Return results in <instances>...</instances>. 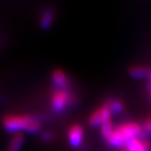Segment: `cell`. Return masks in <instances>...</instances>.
<instances>
[{
	"instance_id": "6da1fadb",
	"label": "cell",
	"mask_w": 151,
	"mask_h": 151,
	"mask_svg": "<svg viewBox=\"0 0 151 151\" xmlns=\"http://www.w3.org/2000/svg\"><path fill=\"white\" fill-rule=\"evenodd\" d=\"M100 133L107 145L121 148L131 139L147 137L144 133L142 124L135 121H127L114 125L112 121L106 122L100 127Z\"/></svg>"
},
{
	"instance_id": "7a4b0ae2",
	"label": "cell",
	"mask_w": 151,
	"mask_h": 151,
	"mask_svg": "<svg viewBox=\"0 0 151 151\" xmlns=\"http://www.w3.org/2000/svg\"><path fill=\"white\" fill-rule=\"evenodd\" d=\"M2 125L7 132L12 134H23V132L36 134L42 128V123L38 117L25 114L6 115L2 118Z\"/></svg>"
},
{
	"instance_id": "3957f363",
	"label": "cell",
	"mask_w": 151,
	"mask_h": 151,
	"mask_svg": "<svg viewBox=\"0 0 151 151\" xmlns=\"http://www.w3.org/2000/svg\"><path fill=\"white\" fill-rule=\"evenodd\" d=\"M76 102V96L71 88H54L50 96L51 109L61 113L68 109Z\"/></svg>"
},
{
	"instance_id": "277c9868",
	"label": "cell",
	"mask_w": 151,
	"mask_h": 151,
	"mask_svg": "<svg viewBox=\"0 0 151 151\" xmlns=\"http://www.w3.org/2000/svg\"><path fill=\"white\" fill-rule=\"evenodd\" d=\"M113 113L110 110L109 105L105 102L98 109H96L88 116V124L92 127H101L106 122L111 121Z\"/></svg>"
},
{
	"instance_id": "5b68a950",
	"label": "cell",
	"mask_w": 151,
	"mask_h": 151,
	"mask_svg": "<svg viewBox=\"0 0 151 151\" xmlns=\"http://www.w3.org/2000/svg\"><path fill=\"white\" fill-rule=\"evenodd\" d=\"M67 137L68 144L73 147H80L85 138V130L84 127L79 124H74L69 127L67 132Z\"/></svg>"
},
{
	"instance_id": "8992f818",
	"label": "cell",
	"mask_w": 151,
	"mask_h": 151,
	"mask_svg": "<svg viewBox=\"0 0 151 151\" xmlns=\"http://www.w3.org/2000/svg\"><path fill=\"white\" fill-rule=\"evenodd\" d=\"M119 151H151V142L147 137H139L131 139Z\"/></svg>"
},
{
	"instance_id": "52a82bcc",
	"label": "cell",
	"mask_w": 151,
	"mask_h": 151,
	"mask_svg": "<svg viewBox=\"0 0 151 151\" xmlns=\"http://www.w3.org/2000/svg\"><path fill=\"white\" fill-rule=\"evenodd\" d=\"M51 82L54 88H71L68 76L61 69H55L52 72Z\"/></svg>"
},
{
	"instance_id": "ba28073f",
	"label": "cell",
	"mask_w": 151,
	"mask_h": 151,
	"mask_svg": "<svg viewBox=\"0 0 151 151\" xmlns=\"http://www.w3.org/2000/svg\"><path fill=\"white\" fill-rule=\"evenodd\" d=\"M129 75L136 79H151V68L145 66H133L128 70Z\"/></svg>"
},
{
	"instance_id": "9c48e42d",
	"label": "cell",
	"mask_w": 151,
	"mask_h": 151,
	"mask_svg": "<svg viewBox=\"0 0 151 151\" xmlns=\"http://www.w3.org/2000/svg\"><path fill=\"white\" fill-rule=\"evenodd\" d=\"M25 142L24 135L21 133L13 134L6 146V151H21Z\"/></svg>"
},
{
	"instance_id": "30bf717a",
	"label": "cell",
	"mask_w": 151,
	"mask_h": 151,
	"mask_svg": "<svg viewBox=\"0 0 151 151\" xmlns=\"http://www.w3.org/2000/svg\"><path fill=\"white\" fill-rule=\"evenodd\" d=\"M54 19H55V11L52 8L45 9L41 13L40 19H39V24L41 28L43 29L49 28L54 22Z\"/></svg>"
},
{
	"instance_id": "8fae6325",
	"label": "cell",
	"mask_w": 151,
	"mask_h": 151,
	"mask_svg": "<svg viewBox=\"0 0 151 151\" xmlns=\"http://www.w3.org/2000/svg\"><path fill=\"white\" fill-rule=\"evenodd\" d=\"M106 102L107 105H109L113 115H119L124 111V105L120 100L111 99L109 100H106Z\"/></svg>"
},
{
	"instance_id": "7c38bea8",
	"label": "cell",
	"mask_w": 151,
	"mask_h": 151,
	"mask_svg": "<svg viewBox=\"0 0 151 151\" xmlns=\"http://www.w3.org/2000/svg\"><path fill=\"white\" fill-rule=\"evenodd\" d=\"M144 133L147 137L151 136V117H148L142 123Z\"/></svg>"
},
{
	"instance_id": "4fadbf2b",
	"label": "cell",
	"mask_w": 151,
	"mask_h": 151,
	"mask_svg": "<svg viewBox=\"0 0 151 151\" xmlns=\"http://www.w3.org/2000/svg\"><path fill=\"white\" fill-rule=\"evenodd\" d=\"M42 138L45 140V141H48V140H50L52 138V135L49 133V132H47V133H44L42 135Z\"/></svg>"
},
{
	"instance_id": "5bb4252c",
	"label": "cell",
	"mask_w": 151,
	"mask_h": 151,
	"mask_svg": "<svg viewBox=\"0 0 151 151\" xmlns=\"http://www.w3.org/2000/svg\"><path fill=\"white\" fill-rule=\"evenodd\" d=\"M147 90H148V94H149L150 99H151V79L147 81Z\"/></svg>"
}]
</instances>
